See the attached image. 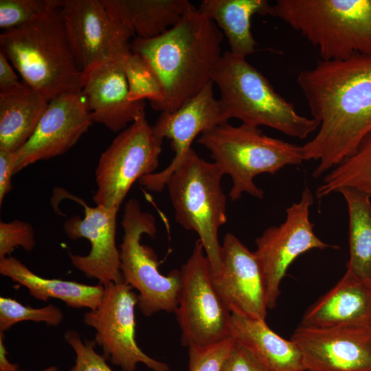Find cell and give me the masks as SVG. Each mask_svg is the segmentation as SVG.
Segmentation results:
<instances>
[{"label": "cell", "mask_w": 371, "mask_h": 371, "mask_svg": "<svg viewBox=\"0 0 371 371\" xmlns=\"http://www.w3.org/2000/svg\"><path fill=\"white\" fill-rule=\"evenodd\" d=\"M60 9L70 48L84 73L130 49L133 34L113 18L102 0H63Z\"/></svg>", "instance_id": "4fadbf2b"}, {"label": "cell", "mask_w": 371, "mask_h": 371, "mask_svg": "<svg viewBox=\"0 0 371 371\" xmlns=\"http://www.w3.org/2000/svg\"><path fill=\"white\" fill-rule=\"evenodd\" d=\"M128 86V98L138 102L148 100L153 109L159 110L163 101L161 85L146 61L131 48L122 56Z\"/></svg>", "instance_id": "83f0119b"}, {"label": "cell", "mask_w": 371, "mask_h": 371, "mask_svg": "<svg viewBox=\"0 0 371 371\" xmlns=\"http://www.w3.org/2000/svg\"><path fill=\"white\" fill-rule=\"evenodd\" d=\"M269 15L302 34L321 60L371 55V0H278Z\"/></svg>", "instance_id": "5b68a950"}, {"label": "cell", "mask_w": 371, "mask_h": 371, "mask_svg": "<svg viewBox=\"0 0 371 371\" xmlns=\"http://www.w3.org/2000/svg\"><path fill=\"white\" fill-rule=\"evenodd\" d=\"M345 199L349 216V260L347 269L371 280V199L352 188L339 190Z\"/></svg>", "instance_id": "484cf974"}, {"label": "cell", "mask_w": 371, "mask_h": 371, "mask_svg": "<svg viewBox=\"0 0 371 371\" xmlns=\"http://www.w3.org/2000/svg\"><path fill=\"white\" fill-rule=\"evenodd\" d=\"M137 294L124 281L104 286L100 304L83 315L85 325L95 333L94 343L109 360L122 371H135L143 363L153 371H170L169 366L147 355L135 338V306Z\"/></svg>", "instance_id": "8fae6325"}, {"label": "cell", "mask_w": 371, "mask_h": 371, "mask_svg": "<svg viewBox=\"0 0 371 371\" xmlns=\"http://www.w3.org/2000/svg\"><path fill=\"white\" fill-rule=\"evenodd\" d=\"M35 245L34 231L30 223L21 220L0 222V259L10 256L18 247L31 251Z\"/></svg>", "instance_id": "1f68e13d"}, {"label": "cell", "mask_w": 371, "mask_h": 371, "mask_svg": "<svg viewBox=\"0 0 371 371\" xmlns=\"http://www.w3.org/2000/svg\"><path fill=\"white\" fill-rule=\"evenodd\" d=\"M16 153L0 150V206L12 188V177L15 174Z\"/></svg>", "instance_id": "e575fe53"}, {"label": "cell", "mask_w": 371, "mask_h": 371, "mask_svg": "<svg viewBox=\"0 0 371 371\" xmlns=\"http://www.w3.org/2000/svg\"><path fill=\"white\" fill-rule=\"evenodd\" d=\"M108 12L133 36L155 38L173 27L192 5L188 0H102Z\"/></svg>", "instance_id": "cb8c5ba5"}, {"label": "cell", "mask_w": 371, "mask_h": 371, "mask_svg": "<svg viewBox=\"0 0 371 371\" xmlns=\"http://www.w3.org/2000/svg\"><path fill=\"white\" fill-rule=\"evenodd\" d=\"M7 350L4 344V335L0 332V371H18L19 366L12 363L7 357Z\"/></svg>", "instance_id": "8d00e7d4"}, {"label": "cell", "mask_w": 371, "mask_h": 371, "mask_svg": "<svg viewBox=\"0 0 371 371\" xmlns=\"http://www.w3.org/2000/svg\"><path fill=\"white\" fill-rule=\"evenodd\" d=\"M63 0H0V27L4 30L26 24L50 9L61 5Z\"/></svg>", "instance_id": "f546056e"}, {"label": "cell", "mask_w": 371, "mask_h": 371, "mask_svg": "<svg viewBox=\"0 0 371 371\" xmlns=\"http://www.w3.org/2000/svg\"><path fill=\"white\" fill-rule=\"evenodd\" d=\"M306 371H371V328L299 324L291 337Z\"/></svg>", "instance_id": "e0dca14e"}, {"label": "cell", "mask_w": 371, "mask_h": 371, "mask_svg": "<svg viewBox=\"0 0 371 371\" xmlns=\"http://www.w3.org/2000/svg\"><path fill=\"white\" fill-rule=\"evenodd\" d=\"M18 371H26V370H19ZM41 371H58V368L54 366H49L48 368L43 369Z\"/></svg>", "instance_id": "74e56055"}, {"label": "cell", "mask_w": 371, "mask_h": 371, "mask_svg": "<svg viewBox=\"0 0 371 371\" xmlns=\"http://www.w3.org/2000/svg\"><path fill=\"white\" fill-rule=\"evenodd\" d=\"M0 273L25 286L36 300L56 298L73 308L95 309L100 304L104 286L89 285L61 279L45 278L32 272L11 256L0 259Z\"/></svg>", "instance_id": "7402d4cb"}, {"label": "cell", "mask_w": 371, "mask_h": 371, "mask_svg": "<svg viewBox=\"0 0 371 371\" xmlns=\"http://www.w3.org/2000/svg\"><path fill=\"white\" fill-rule=\"evenodd\" d=\"M231 338L249 349L269 371H306L302 355L291 339H284L265 320L232 313Z\"/></svg>", "instance_id": "44dd1931"}, {"label": "cell", "mask_w": 371, "mask_h": 371, "mask_svg": "<svg viewBox=\"0 0 371 371\" xmlns=\"http://www.w3.org/2000/svg\"><path fill=\"white\" fill-rule=\"evenodd\" d=\"M49 102L25 82L0 91V150L16 153L34 133Z\"/></svg>", "instance_id": "603a6c76"}, {"label": "cell", "mask_w": 371, "mask_h": 371, "mask_svg": "<svg viewBox=\"0 0 371 371\" xmlns=\"http://www.w3.org/2000/svg\"><path fill=\"white\" fill-rule=\"evenodd\" d=\"M93 123L82 91L49 101L34 133L16 153L15 174L41 160L63 155Z\"/></svg>", "instance_id": "9a60e30c"}, {"label": "cell", "mask_w": 371, "mask_h": 371, "mask_svg": "<svg viewBox=\"0 0 371 371\" xmlns=\"http://www.w3.org/2000/svg\"><path fill=\"white\" fill-rule=\"evenodd\" d=\"M63 319V311L54 304L34 308L10 297H0V332L4 333L23 321L44 322L48 326H56Z\"/></svg>", "instance_id": "f1b7e54d"}, {"label": "cell", "mask_w": 371, "mask_h": 371, "mask_svg": "<svg viewBox=\"0 0 371 371\" xmlns=\"http://www.w3.org/2000/svg\"><path fill=\"white\" fill-rule=\"evenodd\" d=\"M180 271L182 284L175 314L182 345L206 346L231 338L232 313L214 287L211 266L199 239Z\"/></svg>", "instance_id": "30bf717a"}, {"label": "cell", "mask_w": 371, "mask_h": 371, "mask_svg": "<svg viewBox=\"0 0 371 371\" xmlns=\"http://www.w3.org/2000/svg\"><path fill=\"white\" fill-rule=\"evenodd\" d=\"M121 225L120 269L124 282L138 291L139 310L146 316L160 311L175 313L182 284L181 271L175 269L161 274L157 256L141 243L144 234L153 238L156 235L154 216L143 211L139 201L131 199L124 205Z\"/></svg>", "instance_id": "ba28073f"}, {"label": "cell", "mask_w": 371, "mask_h": 371, "mask_svg": "<svg viewBox=\"0 0 371 371\" xmlns=\"http://www.w3.org/2000/svg\"><path fill=\"white\" fill-rule=\"evenodd\" d=\"M300 324L371 328V280L346 269L337 283L308 307Z\"/></svg>", "instance_id": "ffe728a7"}, {"label": "cell", "mask_w": 371, "mask_h": 371, "mask_svg": "<svg viewBox=\"0 0 371 371\" xmlns=\"http://www.w3.org/2000/svg\"><path fill=\"white\" fill-rule=\"evenodd\" d=\"M212 282L231 313L265 320L268 306L262 265L256 253L230 232L221 245V271L212 276Z\"/></svg>", "instance_id": "2e32d148"}, {"label": "cell", "mask_w": 371, "mask_h": 371, "mask_svg": "<svg viewBox=\"0 0 371 371\" xmlns=\"http://www.w3.org/2000/svg\"><path fill=\"white\" fill-rule=\"evenodd\" d=\"M197 142L210 151L223 175L231 177L232 201L244 193L262 199L264 192L255 184V177L273 175L286 166L304 161L302 146L269 137L259 127L244 124L218 125L201 133Z\"/></svg>", "instance_id": "8992f818"}, {"label": "cell", "mask_w": 371, "mask_h": 371, "mask_svg": "<svg viewBox=\"0 0 371 371\" xmlns=\"http://www.w3.org/2000/svg\"><path fill=\"white\" fill-rule=\"evenodd\" d=\"M65 339L76 354L75 363L70 371H113L104 356L95 350L94 341H83L74 330H67Z\"/></svg>", "instance_id": "d6a6232c"}, {"label": "cell", "mask_w": 371, "mask_h": 371, "mask_svg": "<svg viewBox=\"0 0 371 371\" xmlns=\"http://www.w3.org/2000/svg\"><path fill=\"white\" fill-rule=\"evenodd\" d=\"M234 340L228 338L206 346L188 348L190 371H221Z\"/></svg>", "instance_id": "4dcf8cb0"}, {"label": "cell", "mask_w": 371, "mask_h": 371, "mask_svg": "<svg viewBox=\"0 0 371 371\" xmlns=\"http://www.w3.org/2000/svg\"><path fill=\"white\" fill-rule=\"evenodd\" d=\"M60 7L0 35V52L24 82L48 102L63 94L82 91L85 82V73L70 48Z\"/></svg>", "instance_id": "3957f363"}, {"label": "cell", "mask_w": 371, "mask_h": 371, "mask_svg": "<svg viewBox=\"0 0 371 371\" xmlns=\"http://www.w3.org/2000/svg\"><path fill=\"white\" fill-rule=\"evenodd\" d=\"M21 84V82L9 64L8 60L0 52V91L13 89Z\"/></svg>", "instance_id": "d590c367"}, {"label": "cell", "mask_w": 371, "mask_h": 371, "mask_svg": "<svg viewBox=\"0 0 371 371\" xmlns=\"http://www.w3.org/2000/svg\"><path fill=\"white\" fill-rule=\"evenodd\" d=\"M212 81L197 94L172 112H161L152 126L155 135L170 140L174 157L164 170L143 177L139 184L146 190L161 192L178 167L197 135L218 125L228 122L219 100L214 96Z\"/></svg>", "instance_id": "5bb4252c"}, {"label": "cell", "mask_w": 371, "mask_h": 371, "mask_svg": "<svg viewBox=\"0 0 371 371\" xmlns=\"http://www.w3.org/2000/svg\"><path fill=\"white\" fill-rule=\"evenodd\" d=\"M221 371H269L246 347L234 341Z\"/></svg>", "instance_id": "836d02e7"}, {"label": "cell", "mask_w": 371, "mask_h": 371, "mask_svg": "<svg viewBox=\"0 0 371 371\" xmlns=\"http://www.w3.org/2000/svg\"><path fill=\"white\" fill-rule=\"evenodd\" d=\"M122 56L98 65L85 73L82 91L93 122L103 124L115 133L121 132L146 114L144 101L133 102L128 98Z\"/></svg>", "instance_id": "d6986e66"}, {"label": "cell", "mask_w": 371, "mask_h": 371, "mask_svg": "<svg viewBox=\"0 0 371 371\" xmlns=\"http://www.w3.org/2000/svg\"><path fill=\"white\" fill-rule=\"evenodd\" d=\"M345 188L363 192L371 199V133L353 155L325 175L315 196L322 199Z\"/></svg>", "instance_id": "4316f807"}, {"label": "cell", "mask_w": 371, "mask_h": 371, "mask_svg": "<svg viewBox=\"0 0 371 371\" xmlns=\"http://www.w3.org/2000/svg\"><path fill=\"white\" fill-rule=\"evenodd\" d=\"M223 176L214 162L206 161L191 148L166 183L175 220L199 236L213 277L221 271L218 230L227 222Z\"/></svg>", "instance_id": "52a82bcc"}, {"label": "cell", "mask_w": 371, "mask_h": 371, "mask_svg": "<svg viewBox=\"0 0 371 371\" xmlns=\"http://www.w3.org/2000/svg\"><path fill=\"white\" fill-rule=\"evenodd\" d=\"M313 203V194L306 187L300 201L286 208L285 221L278 226L267 228L256 238L254 252L265 276L268 309L276 306L282 278L298 256L311 249L339 248L324 242L315 234L309 220Z\"/></svg>", "instance_id": "7c38bea8"}, {"label": "cell", "mask_w": 371, "mask_h": 371, "mask_svg": "<svg viewBox=\"0 0 371 371\" xmlns=\"http://www.w3.org/2000/svg\"><path fill=\"white\" fill-rule=\"evenodd\" d=\"M271 5L267 0H203L198 9L223 30L230 52L246 58L256 52L258 44L251 19L255 14L269 15Z\"/></svg>", "instance_id": "d4e9b609"}, {"label": "cell", "mask_w": 371, "mask_h": 371, "mask_svg": "<svg viewBox=\"0 0 371 371\" xmlns=\"http://www.w3.org/2000/svg\"><path fill=\"white\" fill-rule=\"evenodd\" d=\"M162 143L146 114L122 131L98 160L95 205L120 209L133 183L157 168Z\"/></svg>", "instance_id": "9c48e42d"}, {"label": "cell", "mask_w": 371, "mask_h": 371, "mask_svg": "<svg viewBox=\"0 0 371 371\" xmlns=\"http://www.w3.org/2000/svg\"><path fill=\"white\" fill-rule=\"evenodd\" d=\"M223 34L216 23L192 5L164 33L149 39L135 37L131 50L139 55L157 77L163 92L159 111L172 112L212 81L221 56Z\"/></svg>", "instance_id": "7a4b0ae2"}, {"label": "cell", "mask_w": 371, "mask_h": 371, "mask_svg": "<svg viewBox=\"0 0 371 371\" xmlns=\"http://www.w3.org/2000/svg\"><path fill=\"white\" fill-rule=\"evenodd\" d=\"M312 118L315 137L302 145L304 160H319L318 178L353 155L371 133V55L318 61L297 76Z\"/></svg>", "instance_id": "6da1fadb"}, {"label": "cell", "mask_w": 371, "mask_h": 371, "mask_svg": "<svg viewBox=\"0 0 371 371\" xmlns=\"http://www.w3.org/2000/svg\"><path fill=\"white\" fill-rule=\"evenodd\" d=\"M75 200L83 206L84 216L69 218L63 223V229L73 240L87 239L91 249L85 256L69 253L71 264L85 276L98 280L103 286L123 282L120 250L115 241L119 209L96 205L90 207L79 198Z\"/></svg>", "instance_id": "ac0fdd59"}, {"label": "cell", "mask_w": 371, "mask_h": 371, "mask_svg": "<svg viewBox=\"0 0 371 371\" xmlns=\"http://www.w3.org/2000/svg\"><path fill=\"white\" fill-rule=\"evenodd\" d=\"M211 80L220 91L219 101L228 120L236 118L256 127L268 126L299 139L306 138L318 128L316 120L299 114L245 58L230 52L222 54Z\"/></svg>", "instance_id": "277c9868"}]
</instances>
